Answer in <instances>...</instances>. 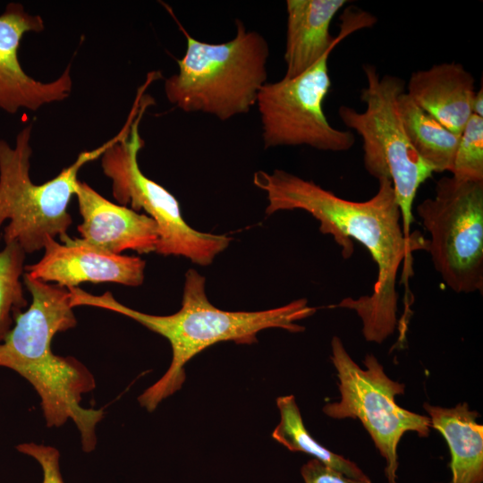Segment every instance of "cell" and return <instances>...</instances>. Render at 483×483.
Segmentation results:
<instances>
[{"label":"cell","instance_id":"6da1fadb","mask_svg":"<svg viewBox=\"0 0 483 483\" xmlns=\"http://www.w3.org/2000/svg\"><path fill=\"white\" fill-rule=\"evenodd\" d=\"M378 181L376 194L366 201L338 197L312 181L284 170L258 171L253 183L267 194V215L301 209L319 222V231L330 234L342 248L343 257L353 253L352 240L361 243L377 267V281L370 295L345 298L335 307L354 310L362 321V333L369 342L381 343L397 326L396 279L403 264L404 313L409 314L411 252L425 249L427 240L405 238L402 215L391 181Z\"/></svg>","mask_w":483,"mask_h":483},{"label":"cell","instance_id":"ba28073f","mask_svg":"<svg viewBox=\"0 0 483 483\" xmlns=\"http://www.w3.org/2000/svg\"><path fill=\"white\" fill-rule=\"evenodd\" d=\"M430 235L425 249L445 284L458 293L483 291V181L440 178L417 207Z\"/></svg>","mask_w":483,"mask_h":483},{"label":"cell","instance_id":"8992f818","mask_svg":"<svg viewBox=\"0 0 483 483\" xmlns=\"http://www.w3.org/2000/svg\"><path fill=\"white\" fill-rule=\"evenodd\" d=\"M32 124L21 129L11 147L0 139V227L5 243L17 242L25 253L44 249L48 238L69 236L72 225L68 212L71 199L75 195L80 169L100 157L116 140L115 135L100 147L80 152L76 160L55 178L35 184L30 177Z\"/></svg>","mask_w":483,"mask_h":483},{"label":"cell","instance_id":"7c38bea8","mask_svg":"<svg viewBox=\"0 0 483 483\" xmlns=\"http://www.w3.org/2000/svg\"><path fill=\"white\" fill-rule=\"evenodd\" d=\"M347 0H287L284 77L303 73L352 33L372 27L376 17L360 9L347 8L341 16L336 37L330 33L331 22Z\"/></svg>","mask_w":483,"mask_h":483},{"label":"cell","instance_id":"5bb4252c","mask_svg":"<svg viewBox=\"0 0 483 483\" xmlns=\"http://www.w3.org/2000/svg\"><path fill=\"white\" fill-rule=\"evenodd\" d=\"M75 196L82 217L78 225L82 240L113 254L156 251L159 231L148 216L109 201L84 182L79 181Z\"/></svg>","mask_w":483,"mask_h":483},{"label":"cell","instance_id":"5b68a950","mask_svg":"<svg viewBox=\"0 0 483 483\" xmlns=\"http://www.w3.org/2000/svg\"><path fill=\"white\" fill-rule=\"evenodd\" d=\"M145 90L140 89L137 93L126 123L100 157L103 172L111 179L113 196L121 205L130 204L135 211L143 210L157 224L159 241L155 252L185 257L195 264L208 266L229 246L232 238L192 228L182 217L175 197L141 172L138 155L144 140L140 123L153 103Z\"/></svg>","mask_w":483,"mask_h":483},{"label":"cell","instance_id":"7a4b0ae2","mask_svg":"<svg viewBox=\"0 0 483 483\" xmlns=\"http://www.w3.org/2000/svg\"><path fill=\"white\" fill-rule=\"evenodd\" d=\"M22 279L32 301L0 343V368L15 371L34 387L48 428H59L72 419L80 432L82 450L89 453L97 445L96 428L105 411L84 408L80 401L96 387L95 378L77 359L56 355L51 348L57 333L77 324L70 292L27 273Z\"/></svg>","mask_w":483,"mask_h":483},{"label":"cell","instance_id":"44dd1931","mask_svg":"<svg viewBox=\"0 0 483 483\" xmlns=\"http://www.w3.org/2000/svg\"><path fill=\"white\" fill-rule=\"evenodd\" d=\"M16 448L38 462L43 471L42 483H64L59 464L60 453L56 448L33 442L20 444Z\"/></svg>","mask_w":483,"mask_h":483},{"label":"cell","instance_id":"52a82bcc","mask_svg":"<svg viewBox=\"0 0 483 483\" xmlns=\"http://www.w3.org/2000/svg\"><path fill=\"white\" fill-rule=\"evenodd\" d=\"M362 69L367 86L360 99L366 108L359 112L343 105L338 109L339 117L362 140L365 170L377 180L391 181L405 238L421 242L420 235L411 232L412 205L419 186L434 171L414 149L401 118L398 99L405 91V81L395 75H379L373 64H367Z\"/></svg>","mask_w":483,"mask_h":483},{"label":"cell","instance_id":"3957f363","mask_svg":"<svg viewBox=\"0 0 483 483\" xmlns=\"http://www.w3.org/2000/svg\"><path fill=\"white\" fill-rule=\"evenodd\" d=\"M72 306H91L126 316L165 337L172 348V361L165 373L138 398L140 404L153 411L177 392L185 381V365L197 354L220 342L240 344L257 342L258 332L282 328L291 333L305 330L297 321L315 314L317 309L301 298L290 303L259 311H227L214 306L206 293V279L194 269L185 274L181 309L171 315L146 314L114 299L110 292L93 295L72 287Z\"/></svg>","mask_w":483,"mask_h":483},{"label":"cell","instance_id":"9c48e42d","mask_svg":"<svg viewBox=\"0 0 483 483\" xmlns=\"http://www.w3.org/2000/svg\"><path fill=\"white\" fill-rule=\"evenodd\" d=\"M331 348L341 399L326 404L323 411L334 419H360L386 460L385 474L388 483H395L397 445L402 436L409 431L421 437L428 436L430 419L396 403L395 396L403 394L404 385L386 376L374 355L365 357L366 369H363L352 359L338 336L332 338Z\"/></svg>","mask_w":483,"mask_h":483},{"label":"cell","instance_id":"d6986e66","mask_svg":"<svg viewBox=\"0 0 483 483\" xmlns=\"http://www.w3.org/2000/svg\"><path fill=\"white\" fill-rule=\"evenodd\" d=\"M25 254L17 242L5 243L0 250V343L28 305L21 281Z\"/></svg>","mask_w":483,"mask_h":483},{"label":"cell","instance_id":"7402d4cb","mask_svg":"<svg viewBox=\"0 0 483 483\" xmlns=\"http://www.w3.org/2000/svg\"><path fill=\"white\" fill-rule=\"evenodd\" d=\"M301 473L305 483H372L369 479L350 478L317 459H311L305 463Z\"/></svg>","mask_w":483,"mask_h":483},{"label":"cell","instance_id":"4fadbf2b","mask_svg":"<svg viewBox=\"0 0 483 483\" xmlns=\"http://www.w3.org/2000/svg\"><path fill=\"white\" fill-rule=\"evenodd\" d=\"M145 266L140 257L113 254L81 238L67 236L62 243L48 238L43 257L24 270L32 278L69 289L84 282L139 286L144 281Z\"/></svg>","mask_w":483,"mask_h":483},{"label":"cell","instance_id":"8fae6325","mask_svg":"<svg viewBox=\"0 0 483 483\" xmlns=\"http://www.w3.org/2000/svg\"><path fill=\"white\" fill-rule=\"evenodd\" d=\"M44 29L41 16L30 14L20 3H9L0 14V108L9 114L37 111L66 99L72 92L70 64L49 82L35 80L21 65L18 54L23 36Z\"/></svg>","mask_w":483,"mask_h":483},{"label":"cell","instance_id":"9a60e30c","mask_svg":"<svg viewBox=\"0 0 483 483\" xmlns=\"http://www.w3.org/2000/svg\"><path fill=\"white\" fill-rule=\"evenodd\" d=\"M405 92L445 127L461 135L472 115L475 79L459 63H441L414 72Z\"/></svg>","mask_w":483,"mask_h":483},{"label":"cell","instance_id":"603a6c76","mask_svg":"<svg viewBox=\"0 0 483 483\" xmlns=\"http://www.w3.org/2000/svg\"><path fill=\"white\" fill-rule=\"evenodd\" d=\"M471 112L473 115L483 117V88L475 92L471 102Z\"/></svg>","mask_w":483,"mask_h":483},{"label":"cell","instance_id":"ac0fdd59","mask_svg":"<svg viewBox=\"0 0 483 483\" xmlns=\"http://www.w3.org/2000/svg\"><path fill=\"white\" fill-rule=\"evenodd\" d=\"M280 422L272 437L292 452L308 453L324 464L358 479H369L353 462L331 452L317 442L304 426L300 409L293 395L276 399Z\"/></svg>","mask_w":483,"mask_h":483},{"label":"cell","instance_id":"ffe728a7","mask_svg":"<svg viewBox=\"0 0 483 483\" xmlns=\"http://www.w3.org/2000/svg\"><path fill=\"white\" fill-rule=\"evenodd\" d=\"M452 176L464 181H483V117L471 115L459 139Z\"/></svg>","mask_w":483,"mask_h":483},{"label":"cell","instance_id":"277c9868","mask_svg":"<svg viewBox=\"0 0 483 483\" xmlns=\"http://www.w3.org/2000/svg\"><path fill=\"white\" fill-rule=\"evenodd\" d=\"M181 30L186 51L176 60L178 72L165 81L167 100L183 112L208 114L221 121L249 113L267 79L265 38L239 20L235 37L225 43L202 42Z\"/></svg>","mask_w":483,"mask_h":483},{"label":"cell","instance_id":"e0dca14e","mask_svg":"<svg viewBox=\"0 0 483 483\" xmlns=\"http://www.w3.org/2000/svg\"><path fill=\"white\" fill-rule=\"evenodd\" d=\"M398 107L407 136L416 152L434 171L451 172L460 135L419 107L404 91Z\"/></svg>","mask_w":483,"mask_h":483},{"label":"cell","instance_id":"2e32d148","mask_svg":"<svg viewBox=\"0 0 483 483\" xmlns=\"http://www.w3.org/2000/svg\"><path fill=\"white\" fill-rule=\"evenodd\" d=\"M431 428L445 439L451 453L450 483L483 482V426L467 402L445 408L424 403Z\"/></svg>","mask_w":483,"mask_h":483},{"label":"cell","instance_id":"30bf717a","mask_svg":"<svg viewBox=\"0 0 483 483\" xmlns=\"http://www.w3.org/2000/svg\"><path fill=\"white\" fill-rule=\"evenodd\" d=\"M331 52L299 76L266 82L260 89L256 105L265 148L306 145L318 150L341 152L352 148L354 134L333 127L323 109L331 88Z\"/></svg>","mask_w":483,"mask_h":483}]
</instances>
